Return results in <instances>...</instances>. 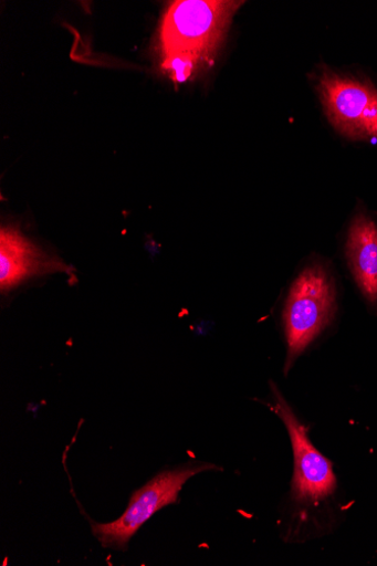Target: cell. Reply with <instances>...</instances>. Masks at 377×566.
<instances>
[{
  "instance_id": "6da1fadb",
  "label": "cell",
  "mask_w": 377,
  "mask_h": 566,
  "mask_svg": "<svg viewBox=\"0 0 377 566\" xmlns=\"http://www.w3.org/2000/svg\"><path fill=\"white\" fill-rule=\"evenodd\" d=\"M242 2L178 0L161 17L158 30L160 70L176 84L209 67Z\"/></svg>"
},
{
  "instance_id": "7a4b0ae2",
  "label": "cell",
  "mask_w": 377,
  "mask_h": 566,
  "mask_svg": "<svg viewBox=\"0 0 377 566\" xmlns=\"http://www.w3.org/2000/svg\"><path fill=\"white\" fill-rule=\"evenodd\" d=\"M338 308V285L331 265L311 259L292 277L282 305L287 374L304 352L333 324Z\"/></svg>"
},
{
  "instance_id": "3957f363",
  "label": "cell",
  "mask_w": 377,
  "mask_h": 566,
  "mask_svg": "<svg viewBox=\"0 0 377 566\" xmlns=\"http://www.w3.org/2000/svg\"><path fill=\"white\" fill-rule=\"evenodd\" d=\"M213 470L218 468L196 462L159 473L133 493L127 510L118 521L97 524L90 520L93 536L104 548L127 551L130 539L156 512L179 502V494L191 478Z\"/></svg>"
},
{
  "instance_id": "52a82bcc",
  "label": "cell",
  "mask_w": 377,
  "mask_h": 566,
  "mask_svg": "<svg viewBox=\"0 0 377 566\" xmlns=\"http://www.w3.org/2000/svg\"><path fill=\"white\" fill-rule=\"evenodd\" d=\"M352 277L366 303L377 307V227L365 213L355 216L346 241Z\"/></svg>"
},
{
  "instance_id": "277c9868",
  "label": "cell",
  "mask_w": 377,
  "mask_h": 566,
  "mask_svg": "<svg viewBox=\"0 0 377 566\" xmlns=\"http://www.w3.org/2000/svg\"><path fill=\"white\" fill-rule=\"evenodd\" d=\"M274 410L285 424L294 453L292 494L296 502L315 505L333 495L337 480L332 462L311 442L307 429L274 381L271 382Z\"/></svg>"
},
{
  "instance_id": "8992f818",
  "label": "cell",
  "mask_w": 377,
  "mask_h": 566,
  "mask_svg": "<svg viewBox=\"0 0 377 566\" xmlns=\"http://www.w3.org/2000/svg\"><path fill=\"white\" fill-rule=\"evenodd\" d=\"M70 271L57 256L48 254L24 237L18 227L8 226L0 231V285L3 291L31 277Z\"/></svg>"
},
{
  "instance_id": "5b68a950",
  "label": "cell",
  "mask_w": 377,
  "mask_h": 566,
  "mask_svg": "<svg viewBox=\"0 0 377 566\" xmlns=\"http://www.w3.org/2000/svg\"><path fill=\"white\" fill-rule=\"evenodd\" d=\"M317 90L327 116L343 135L377 138V91L370 84L326 71Z\"/></svg>"
}]
</instances>
